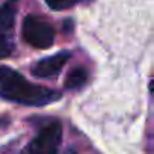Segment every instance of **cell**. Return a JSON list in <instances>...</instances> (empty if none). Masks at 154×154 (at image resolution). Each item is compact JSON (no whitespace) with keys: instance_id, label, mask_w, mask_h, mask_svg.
I'll return each mask as SVG.
<instances>
[{"instance_id":"1","label":"cell","mask_w":154,"mask_h":154,"mask_svg":"<svg viewBox=\"0 0 154 154\" xmlns=\"http://www.w3.org/2000/svg\"><path fill=\"white\" fill-rule=\"evenodd\" d=\"M0 98L23 106H45L59 100L60 92L33 85L18 71L9 66H0Z\"/></svg>"},{"instance_id":"2","label":"cell","mask_w":154,"mask_h":154,"mask_svg":"<svg viewBox=\"0 0 154 154\" xmlns=\"http://www.w3.org/2000/svg\"><path fill=\"white\" fill-rule=\"evenodd\" d=\"M23 39L39 50L48 48L53 45L54 42V29L51 27V24L36 15H27L23 20Z\"/></svg>"},{"instance_id":"3","label":"cell","mask_w":154,"mask_h":154,"mask_svg":"<svg viewBox=\"0 0 154 154\" xmlns=\"http://www.w3.org/2000/svg\"><path fill=\"white\" fill-rule=\"evenodd\" d=\"M18 9V0H6L0 5V59L14 51V26Z\"/></svg>"},{"instance_id":"4","label":"cell","mask_w":154,"mask_h":154,"mask_svg":"<svg viewBox=\"0 0 154 154\" xmlns=\"http://www.w3.org/2000/svg\"><path fill=\"white\" fill-rule=\"evenodd\" d=\"M60 142L62 125L57 121L48 122L30 140L27 146V154H57Z\"/></svg>"},{"instance_id":"5","label":"cell","mask_w":154,"mask_h":154,"mask_svg":"<svg viewBox=\"0 0 154 154\" xmlns=\"http://www.w3.org/2000/svg\"><path fill=\"white\" fill-rule=\"evenodd\" d=\"M69 57H71L69 51H59L53 56L44 57L32 66V74L35 77H38V79H51V77H56L60 74L62 68L65 66V63L68 62Z\"/></svg>"},{"instance_id":"6","label":"cell","mask_w":154,"mask_h":154,"mask_svg":"<svg viewBox=\"0 0 154 154\" xmlns=\"http://www.w3.org/2000/svg\"><path fill=\"white\" fill-rule=\"evenodd\" d=\"M86 82H88V71L85 68L77 66L68 72L66 79H65V88L66 89H79Z\"/></svg>"},{"instance_id":"7","label":"cell","mask_w":154,"mask_h":154,"mask_svg":"<svg viewBox=\"0 0 154 154\" xmlns=\"http://www.w3.org/2000/svg\"><path fill=\"white\" fill-rule=\"evenodd\" d=\"M85 2V0H45V3L48 5L50 9L53 11H63V9H69L75 5H79Z\"/></svg>"},{"instance_id":"8","label":"cell","mask_w":154,"mask_h":154,"mask_svg":"<svg viewBox=\"0 0 154 154\" xmlns=\"http://www.w3.org/2000/svg\"><path fill=\"white\" fill-rule=\"evenodd\" d=\"M149 92H151V95L154 97V79L149 82Z\"/></svg>"}]
</instances>
